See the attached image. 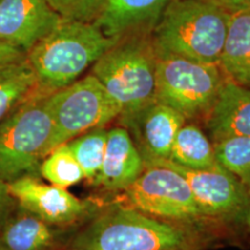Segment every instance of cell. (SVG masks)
<instances>
[{"label": "cell", "mask_w": 250, "mask_h": 250, "mask_svg": "<svg viewBox=\"0 0 250 250\" xmlns=\"http://www.w3.org/2000/svg\"><path fill=\"white\" fill-rule=\"evenodd\" d=\"M61 19L46 0H0V41L27 54Z\"/></svg>", "instance_id": "7c38bea8"}, {"label": "cell", "mask_w": 250, "mask_h": 250, "mask_svg": "<svg viewBox=\"0 0 250 250\" xmlns=\"http://www.w3.org/2000/svg\"><path fill=\"white\" fill-rule=\"evenodd\" d=\"M217 162L242 179L250 171V136L234 137L214 144Z\"/></svg>", "instance_id": "7402d4cb"}, {"label": "cell", "mask_w": 250, "mask_h": 250, "mask_svg": "<svg viewBox=\"0 0 250 250\" xmlns=\"http://www.w3.org/2000/svg\"><path fill=\"white\" fill-rule=\"evenodd\" d=\"M37 80L27 58L0 66V123L33 94Z\"/></svg>", "instance_id": "ac0fdd59"}, {"label": "cell", "mask_w": 250, "mask_h": 250, "mask_svg": "<svg viewBox=\"0 0 250 250\" xmlns=\"http://www.w3.org/2000/svg\"><path fill=\"white\" fill-rule=\"evenodd\" d=\"M45 103L52 120L48 153L80 134L120 117L121 109L93 74L46 95Z\"/></svg>", "instance_id": "52a82bcc"}, {"label": "cell", "mask_w": 250, "mask_h": 250, "mask_svg": "<svg viewBox=\"0 0 250 250\" xmlns=\"http://www.w3.org/2000/svg\"><path fill=\"white\" fill-rule=\"evenodd\" d=\"M243 224H245L247 230L250 233V205L243 212Z\"/></svg>", "instance_id": "4316f807"}, {"label": "cell", "mask_w": 250, "mask_h": 250, "mask_svg": "<svg viewBox=\"0 0 250 250\" xmlns=\"http://www.w3.org/2000/svg\"><path fill=\"white\" fill-rule=\"evenodd\" d=\"M241 181L243 182V184H245V187H246L247 191H248L249 196H250V171H249L248 174L246 175V176H243V177H242Z\"/></svg>", "instance_id": "83f0119b"}, {"label": "cell", "mask_w": 250, "mask_h": 250, "mask_svg": "<svg viewBox=\"0 0 250 250\" xmlns=\"http://www.w3.org/2000/svg\"><path fill=\"white\" fill-rule=\"evenodd\" d=\"M39 175L52 186L64 189L85 180L83 171L67 143L58 145L45 155L40 165Z\"/></svg>", "instance_id": "44dd1931"}, {"label": "cell", "mask_w": 250, "mask_h": 250, "mask_svg": "<svg viewBox=\"0 0 250 250\" xmlns=\"http://www.w3.org/2000/svg\"><path fill=\"white\" fill-rule=\"evenodd\" d=\"M24 58H26L24 52L0 41V66L1 65L11 64V62H20Z\"/></svg>", "instance_id": "d4e9b609"}, {"label": "cell", "mask_w": 250, "mask_h": 250, "mask_svg": "<svg viewBox=\"0 0 250 250\" xmlns=\"http://www.w3.org/2000/svg\"><path fill=\"white\" fill-rule=\"evenodd\" d=\"M17 208L18 203L9 191L8 183L0 180V232Z\"/></svg>", "instance_id": "cb8c5ba5"}, {"label": "cell", "mask_w": 250, "mask_h": 250, "mask_svg": "<svg viewBox=\"0 0 250 250\" xmlns=\"http://www.w3.org/2000/svg\"><path fill=\"white\" fill-rule=\"evenodd\" d=\"M18 205L51 226L76 224L88 214L90 204L72 195L67 189L46 184L36 175H26L8 183Z\"/></svg>", "instance_id": "8fae6325"}, {"label": "cell", "mask_w": 250, "mask_h": 250, "mask_svg": "<svg viewBox=\"0 0 250 250\" xmlns=\"http://www.w3.org/2000/svg\"><path fill=\"white\" fill-rule=\"evenodd\" d=\"M156 54L151 39L140 34L122 37L94 62V77L121 109L131 114L154 101Z\"/></svg>", "instance_id": "277c9868"}, {"label": "cell", "mask_w": 250, "mask_h": 250, "mask_svg": "<svg viewBox=\"0 0 250 250\" xmlns=\"http://www.w3.org/2000/svg\"><path fill=\"white\" fill-rule=\"evenodd\" d=\"M108 130L98 127L80 134L67 143L71 152L80 165L85 180L95 186L104 159Z\"/></svg>", "instance_id": "ffe728a7"}, {"label": "cell", "mask_w": 250, "mask_h": 250, "mask_svg": "<svg viewBox=\"0 0 250 250\" xmlns=\"http://www.w3.org/2000/svg\"><path fill=\"white\" fill-rule=\"evenodd\" d=\"M62 19L94 22L101 13L105 0H46Z\"/></svg>", "instance_id": "603a6c76"}, {"label": "cell", "mask_w": 250, "mask_h": 250, "mask_svg": "<svg viewBox=\"0 0 250 250\" xmlns=\"http://www.w3.org/2000/svg\"><path fill=\"white\" fill-rule=\"evenodd\" d=\"M206 116L208 133L214 144L250 136V87L226 78Z\"/></svg>", "instance_id": "4fadbf2b"}, {"label": "cell", "mask_w": 250, "mask_h": 250, "mask_svg": "<svg viewBox=\"0 0 250 250\" xmlns=\"http://www.w3.org/2000/svg\"><path fill=\"white\" fill-rule=\"evenodd\" d=\"M118 40L105 35L94 22L62 18L26 54L39 90L54 93L80 79Z\"/></svg>", "instance_id": "6da1fadb"}, {"label": "cell", "mask_w": 250, "mask_h": 250, "mask_svg": "<svg viewBox=\"0 0 250 250\" xmlns=\"http://www.w3.org/2000/svg\"><path fill=\"white\" fill-rule=\"evenodd\" d=\"M183 228L156 220L133 208L103 212L71 242V250H190Z\"/></svg>", "instance_id": "3957f363"}, {"label": "cell", "mask_w": 250, "mask_h": 250, "mask_svg": "<svg viewBox=\"0 0 250 250\" xmlns=\"http://www.w3.org/2000/svg\"><path fill=\"white\" fill-rule=\"evenodd\" d=\"M54 227L18 205L0 232V250H54Z\"/></svg>", "instance_id": "2e32d148"}, {"label": "cell", "mask_w": 250, "mask_h": 250, "mask_svg": "<svg viewBox=\"0 0 250 250\" xmlns=\"http://www.w3.org/2000/svg\"><path fill=\"white\" fill-rule=\"evenodd\" d=\"M226 78L218 64L156 56L154 99L186 120L197 118L208 115Z\"/></svg>", "instance_id": "8992f818"}, {"label": "cell", "mask_w": 250, "mask_h": 250, "mask_svg": "<svg viewBox=\"0 0 250 250\" xmlns=\"http://www.w3.org/2000/svg\"><path fill=\"white\" fill-rule=\"evenodd\" d=\"M173 0H105L94 23L115 39L140 34L154 27Z\"/></svg>", "instance_id": "9a60e30c"}, {"label": "cell", "mask_w": 250, "mask_h": 250, "mask_svg": "<svg viewBox=\"0 0 250 250\" xmlns=\"http://www.w3.org/2000/svg\"><path fill=\"white\" fill-rule=\"evenodd\" d=\"M229 15L210 0H173L153 27L156 56L219 65Z\"/></svg>", "instance_id": "7a4b0ae2"}, {"label": "cell", "mask_w": 250, "mask_h": 250, "mask_svg": "<svg viewBox=\"0 0 250 250\" xmlns=\"http://www.w3.org/2000/svg\"><path fill=\"white\" fill-rule=\"evenodd\" d=\"M168 160L191 169H208L218 165L214 146L201 127L186 123L175 136Z\"/></svg>", "instance_id": "d6986e66"}, {"label": "cell", "mask_w": 250, "mask_h": 250, "mask_svg": "<svg viewBox=\"0 0 250 250\" xmlns=\"http://www.w3.org/2000/svg\"><path fill=\"white\" fill-rule=\"evenodd\" d=\"M145 169V162L124 126L108 130L101 171L95 186L109 191L126 190Z\"/></svg>", "instance_id": "5bb4252c"}, {"label": "cell", "mask_w": 250, "mask_h": 250, "mask_svg": "<svg viewBox=\"0 0 250 250\" xmlns=\"http://www.w3.org/2000/svg\"><path fill=\"white\" fill-rule=\"evenodd\" d=\"M219 66L228 79L250 87V11L229 15Z\"/></svg>", "instance_id": "e0dca14e"}, {"label": "cell", "mask_w": 250, "mask_h": 250, "mask_svg": "<svg viewBox=\"0 0 250 250\" xmlns=\"http://www.w3.org/2000/svg\"><path fill=\"white\" fill-rule=\"evenodd\" d=\"M155 164L173 168L182 175L202 215L237 214L250 205V196L241 179L219 164L208 169H191L169 160Z\"/></svg>", "instance_id": "9c48e42d"}, {"label": "cell", "mask_w": 250, "mask_h": 250, "mask_svg": "<svg viewBox=\"0 0 250 250\" xmlns=\"http://www.w3.org/2000/svg\"><path fill=\"white\" fill-rule=\"evenodd\" d=\"M120 117L145 166L169 159L175 136L187 121L180 112L155 100Z\"/></svg>", "instance_id": "30bf717a"}, {"label": "cell", "mask_w": 250, "mask_h": 250, "mask_svg": "<svg viewBox=\"0 0 250 250\" xmlns=\"http://www.w3.org/2000/svg\"><path fill=\"white\" fill-rule=\"evenodd\" d=\"M133 208L170 220H191L202 217L187 181L164 165L145 166L140 176L125 190Z\"/></svg>", "instance_id": "ba28073f"}, {"label": "cell", "mask_w": 250, "mask_h": 250, "mask_svg": "<svg viewBox=\"0 0 250 250\" xmlns=\"http://www.w3.org/2000/svg\"><path fill=\"white\" fill-rule=\"evenodd\" d=\"M210 1L229 14L250 11V0H210Z\"/></svg>", "instance_id": "484cf974"}, {"label": "cell", "mask_w": 250, "mask_h": 250, "mask_svg": "<svg viewBox=\"0 0 250 250\" xmlns=\"http://www.w3.org/2000/svg\"><path fill=\"white\" fill-rule=\"evenodd\" d=\"M46 95L33 94L0 123V180L6 183L26 175L40 176L52 134Z\"/></svg>", "instance_id": "5b68a950"}]
</instances>
